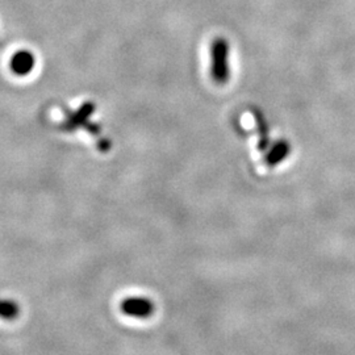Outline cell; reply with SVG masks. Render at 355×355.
I'll return each mask as SVG.
<instances>
[{
  "mask_svg": "<svg viewBox=\"0 0 355 355\" xmlns=\"http://www.w3.org/2000/svg\"><path fill=\"white\" fill-rule=\"evenodd\" d=\"M228 46L223 41L214 45V76L218 82H225L228 78Z\"/></svg>",
  "mask_w": 355,
  "mask_h": 355,
  "instance_id": "1",
  "label": "cell"
},
{
  "mask_svg": "<svg viewBox=\"0 0 355 355\" xmlns=\"http://www.w3.org/2000/svg\"><path fill=\"white\" fill-rule=\"evenodd\" d=\"M150 308H152V304L148 300L137 299V297L129 299L123 306L124 312H127L132 316H142V318H145L148 313H150Z\"/></svg>",
  "mask_w": 355,
  "mask_h": 355,
  "instance_id": "2",
  "label": "cell"
}]
</instances>
